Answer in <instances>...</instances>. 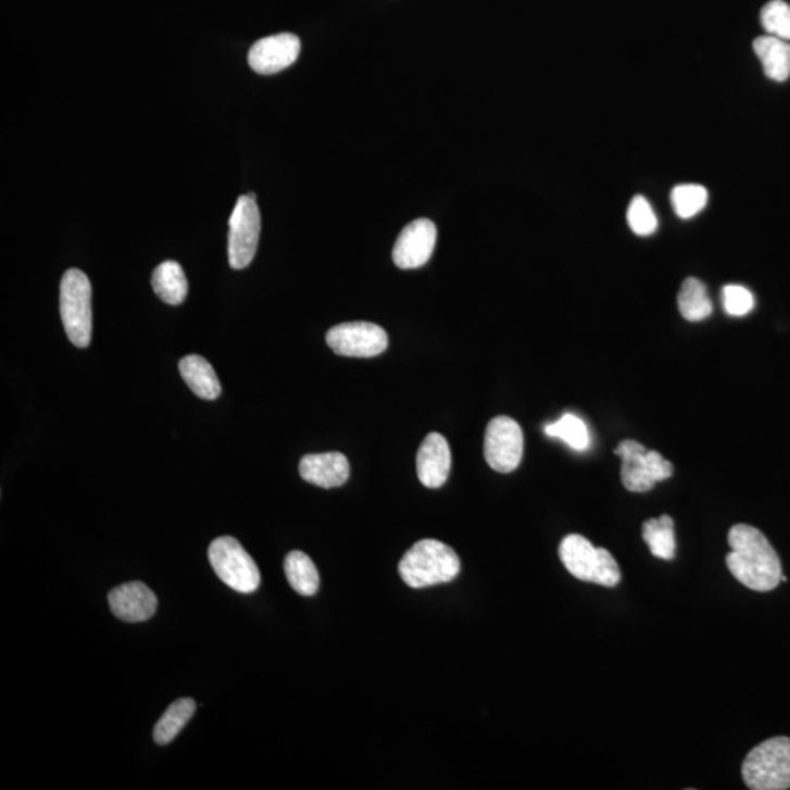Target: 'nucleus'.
Segmentation results:
<instances>
[{"mask_svg":"<svg viewBox=\"0 0 790 790\" xmlns=\"http://www.w3.org/2000/svg\"><path fill=\"white\" fill-rule=\"evenodd\" d=\"M728 542L732 551L726 556V565L741 585L762 593L780 585V557L762 531L737 524L729 530Z\"/></svg>","mask_w":790,"mask_h":790,"instance_id":"obj_1","label":"nucleus"},{"mask_svg":"<svg viewBox=\"0 0 790 790\" xmlns=\"http://www.w3.org/2000/svg\"><path fill=\"white\" fill-rule=\"evenodd\" d=\"M462 564L453 548L424 539L405 552L399 564L401 580L412 589L443 585L459 576Z\"/></svg>","mask_w":790,"mask_h":790,"instance_id":"obj_2","label":"nucleus"},{"mask_svg":"<svg viewBox=\"0 0 790 790\" xmlns=\"http://www.w3.org/2000/svg\"><path fill=\"white\" fill-rule=\"evenodd\" d=\"M560 557L564 567L578 580L615 587L620 581V569L615 557L603 548H594L581 535H568L560 544Z\"/></svg>","mask_w":790,"mask_h":790,"instance_id":"obj_3","label":"nucleus"},{"mask_svg":"<svg viewBox=\"0 0 790 790\" xmlns=\"http://www.w3.org/2000/svg\"><path fill=\"white\" fill-rule=\"evenodd\" d=\"M742 777L752 790L790 788V738L767 739L747 755Z\"/></svg>","mask_w":790,"mask_h":790,"instance_id":"obj_4","label":"nucleus"},{"mask_svg":"<svg viewBox=\"0 0 790 790\" xmlns=\"http://www.w3.org/2000/svg\"><path fill=\"white\" fill-rule=\"evenodd\" d=\"M61 316L71 343L86 349L91 343V283L81 269L72 268L61 281Z\"/></svg>","mask_w":790,"mask_h":790,"instance_id":"obj_5","label":"nucleus"},{"mask_svg":"<svg viewBox=\"0 0 790 790\" xmlns=\"http://www.w3.org/2000/svg\"><path fill=\"white\" fill-rule=\"evenodd\" d=\"M209 560L220 580L239 593H253L261 585L255 561L231 536H223L210 544Z\"/></svg>","mask_w":790,"mask_h":790,"instance_id":"obj_6","label":"nucleus"},{"mask_svg":"<svg viewBox=\"0 0 790 790\" xmlns=\"http://www.w3.org/2000/svg\"><path fill=\"white\" fill-rule=\"evenodd\" d=\"M615 454L623 459L620 479L629 492L652 491L657 481L669 479L674 466L657 451H649L640 442L625 439L616 447Z\"/></svg>","mask_w":790,"mask_h":790,"instance_id":"obj_7","label":"nucleus"},{"mask_svg":"<svg viewBox=\"0 0 790 790\" xmlns=\"http://www.w3.org/2000/svg\"><path fill=\"white\" fill-rule=\"evenodd\" d=\"M261 234V214L255 193L239 197L229 222V262L234 269H243L255 258Z\"/></svg>","mask_w":790,"mask_h":790,"instance_id":"obj_8","label":"nucleus"},{"mask_svg":"<svg viewBox=\"0 0 790 790\" xmlns=\"http://www.w3.org/2000/svg\"><path fill=\"white\" fill-rule=\"evenodd\" d=\"M524 453L523 430L509 416H498L489 422L485 434L486 463L500 473H511L522 463Z\"/></svg>","mask_w":790,"mask_h":790,"instance_id":"obj_9","label":"nucleus"},{"mask_svg":"<svg viewBox=\"0 0 790 790\" xmlns=\"http://www.w3.org/2000/svg\"><path fill=\"white\" fill-rule=\"evenodd\" d=\"M327 344L338 356L375 358L386 352L388 336L386 329L372 323H344L327 333Z\"/></svg>","mask_w":790,"mask_h":790,"instance_id":"obj_10","label":"nucleus"},{"mask_svg":"<svg viewBox=\"0 0 790 790\" xmlns=\"http://www.w3.org/2000/svg\"><path fill=\"white\" fill-rule=\"evenodd\" d=\"M437 243V227L428 218H417L401 231L392 249V260L401 269L424 267Z\"/></svg>","mask_w":790,"mask_h":790,"instance_id":"obj_11","label":"nucleus"},{"mask_svg":"<svg viewBox=\"0 0 790 790\" xmlns=\"http://www.w3.org/2000/svg\"><path fill=\"white\" fill-rule=\"evenodd\" d=\"M299 54V37L283 33L258 40L249 50L248 61L256 74L273 75L293 65Z\"/></svg>","mask_w":790,"mask_h":790,"instance_id":"obj_12","label":"nucleus"},{"mask_svg":"<svg viewBox=\"0 0 790 790\" xmlns=\"http://www.w3.org/2000/svg\"><path fill=\"white\" fill-rule=\"evenodd\" d=\"M109 605L113 614L125 623H143L155 614L159 600L150 587L133 581L110 591Z\"/></svg>","mask_w":790,"mask_h":790,"instance_id":"obj_13","label":"nucleus"},{"mask_svg":"<svg viewBox=\"0 0 790 790\" xmlns=\"http://www.w3.org/2000/svg\"><path fill=\"white\" fill-rule=\"evenodd\" d=\"M417 477L429 489L441 488L451 472V451L441 434L432 432L422 442L416 457Z\"/></svg>","mask_w":790,"mask_h":790,"instance_id":"obj_14","label":"nucleus"},{"mask_svg":"<svg viewBox=\"0 0 790 790\" xmlns=\"http://www.w3.org/2000/svg\"><path fill=\"white\" fill-rule=\"evenodd\" d=\"M299 473L308 484L331 489L349 480L350 464L341 453L308 454L300 460Z\"/></svg>","mask_w":790,"mask_h":790,"instance_id":"obj_15","label":"nucleus"},{"mask_svg":"<svg viewBox=\"0 0 790 790\" xmlns=\"http://www.w3.org/2000/svg\"><path fill=\"white\" fill-rule=\"evenodd\" d=\"M755 54L762 61L764 74L776 83L788 81L790 77V43L773 36L757 37L752 43Z\"/></svg>","mask_w":790,"mask_h":790,"instance_id":"obj_16","label":"nucleus"},{"mask_svg":"<svg viewBox=\"0 0 790 790\" xmlns=\"http://www.w3.org/2000/svg\"><path fill=\"white\" fill-rule=\"evenodd\" d=\"M179 371L184 381L200 399L215 400L222 394L217 374L204 358L191 354V356L181 359Z\"/></svg>","mask_w":790,"mask_h":790,"instance_id":"obj_17","label":"nucleus"},{"mask_svg":"<svg viewBox=\"0 0 790 790\" xmlns=\"http://www.w3.org/2000/svg\"><path fill=\"white\" fill-rule=\"evenodd\" d=\"M151 285L155 294L167 305H180L188 294V280L184 268L175 261H166L154 269Z\"/></svg>","mask_w":790,"mask_h":790,"instance_id":"obj_18","label":"nucleus"},{"mask_svg":"<svg viewBox=\"0 0 790 790\" xmlns=\"http://www.w3.org/2000/svg\"><path fill=\"white\" fill-rule=\"evenodd\" d=\"M285 573L287 581L290 582V586L300 595L311 598V595L316 594V591H318V569H316L314 562H312L306 553L300 551L290 552L286 556Z\"/></svg>","mask_w":790,"mask_h":790,"instance_id":"obj_19","label":"nucleus"},{"mask_svg":"<svg viewBox=\"0 0 790 790\" xmlns=\"http://www.w3.org/2000/svg\"><path fill=\"white\" fill-rule=\"evenodd\" d=\"M643 539L653 556L663 561L675 560V523L669 515L663 514L661 518L648 519L643 524Z\"/></svg>","mask_w":790,"mask_h":790,"instance_id":"obj_20","label":"nucleus"},{"mask_svg":"<svg viewBox=\"0 0 790 790\" xmlns=\"http://www.w3.org/2000/svg\"><path fill=\"white\" fill-rule=\"evenodd\" d=\"M197 703L192 699H180L175 701L163 714L154 728V741L159 745H167L175 741L177 735L184 730L188 722L196 714Z\"/></svg>","mask_w":790,"mask_h":790,"instance_id":"obj_21","label":"nucleus"},{"mask_svg":"<svg viewBox=\"0 0 790 790\" xmlns=\"http://www.w3.org/2000/svg\"><path fill=\"white\" fill-rule=\"evenodd\" d=\"M678 308L684 318L691 323L709 318L712 315L713 305L703 283L697 278H687L678 294Z\"/></svg>","mask_w":790,"mask_h":790,"instance_id":"obj_22","label":"nucleus"},{"mask_svg":"<svg viewBox=\"0 0 790 790\" xmlns=\"http://www.w3.org/2000/svg\"><path fill=\"white\" fill-rule=\"evenodd\" d=\"M544 434L548 437L562 439L576 451H586L590 447V434L587 425L580 417L572 415V413L562 416L555 424L548 425Z\"/></svg>","mask_w":790,"mask_h":790,"instance_id":"obj_23","label":"nucleus"},{"mask_svg":"<svg viewBox=\"0 0 790 790\" xmlns=\"http://www.w3.org/2000/svg\"><path fill=\"white\" fill-rule=\"evenodd\" d=\"M709 192L704 186L684 184L675 186L670 192V202L678 217L692 218L707 205Z\"/></svg>","mask_w":790,"mask_h":790,"instance_id":"obj_24","label":"nucleus"},{"mask_svg":"<svg viewBox=\"0 0 790 790\" xmlns=\"http://www.w3.org/2000/svg\"><path fill=\"white\" fill-rule=\"evenodd\" d=\"M763 28L768 36L790 41V5L783 0H772L760 14Z\"/></svg>","mask_w":790,"mask_h":790,"instance_id":"obj_25","label":"nucleus"},{"mask_svg":"<svg viewBox=\"0 0 790 790\" xmlns=\"http://www.w3.org/2000/svg\"><path fill=\"white\" fill-rule=\"evenodd\" d=\"M627 220L628 226L638 236H650L657 229L656 214L643 196L634 197L629 202Z\"/></svg>","mask_w":790,"mask_h":790,"instance_id":"obj_26","label":"nucleus"},{"mask_svg":"<svg viewBox=\"0 0 790 790\" xmlns=\"http://www.w3.org/2000/svg\"><path fill=\"white\" fill-rule=\"evenodd\" d=\"M724 308L729 315L743 316L754 308V296L745 287L729 285L724 287Z\"/></svg>","mask_w":790,"mask_h":790,"instance_id":"obj_27","label":"nucleus"}]
</instances>
